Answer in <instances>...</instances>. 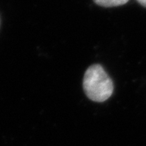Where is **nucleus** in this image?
<instances>
[{
    "instance_id": "f257e3e1",
    "label": "nucleus",
    "mask_w": 146,
    "mask_h": 146,
    "mask_svg": "<svg viewBox=\"0 0 146 146\" xmlns=\"http://www.w3.org/2000/svg\"><path fill=\"white\" fill-rule=\"evenodd\" d=\"M83 88L89 99L102 102L112 95L114 84L104 68L100 64H94L84 73Z\"/></svg>"
},
{
    "instance_id": "f03ea898",
    "label": "nucleus",
    "mask_w": 146,
    "mask_h": 146,
    "mask_svg": "<svg viewBox=\"0 0 146 146\" xmlns=\"http://www.w3.org/2000/svg\"><path fill=\"white\" fill-rule=\"evenodd\" d=\"M94 2L101 7H112L124 5L128 2V0H94Z\"/></svg>"
},
{
    "instance_id": "7ed1b4c3",
    "label": "nucleus",
    "mask_w": 146,
    "mask_h": 146,
    "mask_svg": "<svg viewBox=\"0 0 146 146\" xmlns=\"http://www.w3.org/2000/svg\"><path fill=\"white\" fill-rule=\"evenodd\" d=\"M136 1H137L141 6L146 7V0H136Z\"/></svg>"
}]
</instances>
